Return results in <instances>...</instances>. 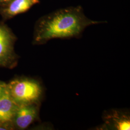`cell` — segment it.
Wrapping results in <instances>:
<instances>
[{"mask_svg":"<svg viewBox=\"0 0 130 130\" xmlns=\"http://www.w3.org/2000/svg\"><path fill=\"white\" fill-rule=\"evenodd\" d=\"M40 105L41 104L33 103L18 105L13 121L14 129H26L38 120Z\"/></svg>","mask_w":130,"mask_h":130,"instance_id":"5b68a950","label":"cell"},{"mask_svg":"<svg viewBox=\"0 0 130 130\" xmlns=\"http://www.w3.org/2000/svg\"><path fill=\"white\" fill-rule=\"evenodd\" d=\"M7 86L10 95L18 105L41 104L44 90L37 80L26 77L19 78L7 84Z\"/></svg>","mask_w":130,"mask_h":130,"instance_id":"7a4b0ae2","label":"cell"},{"mask_svg":"<svg viewBox=\"0 0 130 130\" xmlns=\"http://www.w3.org/2000/svg\"><path fill=\"white\" fill-rule=\"evenodd\" d=\"M105 22L88 19L80 6L58 10L37 21L33 44H43L54 39L78 38L87 27Z\"/></svg>","mask_w":130,"mask_h":130,"instance_id":"6da1fadb","label":"cell"},{"mask_svg":"<svg viewBox=\"0 0 130 130\" xmlns=\"http://www.w3.org/2000/svg\"><path fill=\"white\" fill-rule=\"evenodd\" d=\"M16 40L11 29L0 23V67L12 69L17 65L19 57L14 49Z\"/></svg>","mask_w":130,"mask_h":130,"instance_id":"3957f363","label":"cell"},{"mask_svg":"<svg viewBox=\"0 0 130 130\" xmlns=\"http://www.w3.org/2000/svg\"><path fill=\"white\" fill-rule=\"evenodd\" d=\"M12 0H0V6H3L7 5Z\"/></svg>","mask_w":130,"mask_h":130,"instance_id":"9c48e42d","label":"cell"},{"mask_svg":"<svg viewBox=\"0 0 130 130\" xmlns=\"http://www.w3.org/2000/svg\"><path fill=\"white\" fill-rule=\"evenodd\" d=\"M104 123L100 130H129L130 116L129 112L124 109H111L103 113Z\"/></svg>","mask_w":130,"mask_h":130,"instance_id":"277c9868","label":"cell"},{"mask_svg":"<svg viewBox=\"0 0 130 130\" xmlns=\"http://www.w3.org/2000/svg\"><path fill=\"white\" fill-rule=\"evenodd\" d=\"M18 106L10 95L7 86L0 98V130H14L13 121Z\"/></svg>","mask_w":130,"mask_h":130,"instance_id":"8992f818","label":"cell"},{"mask_svg":"<svg viewBox=\"0 0 130 130\" xmlns=\"http://www.w3.org/2000/svg\"><path fill=\"white\" fill-rule=\"evenodd\" d=\"M39 3V0H12L7 5L0 6V15L4 20H9L28 11Z\"/></svg>","mask_w":130,"mask_h":130,"instance_id":"52a82bcc","label":"cell"},{"mask_svg":"<svg viewBox=\"0 0 130 130\" xmlns=\"http://www.w3.org/2000/svg\"><path fill=\"white\" fill-rule=\"evenodd\" d=\"M7 87V84L3 82L0 81V98L5 92V90Z\"/></svg>","mask_w":130,"mask_h":130,"instance_id":"ba28073f","label":"cell"}]
</instances>
